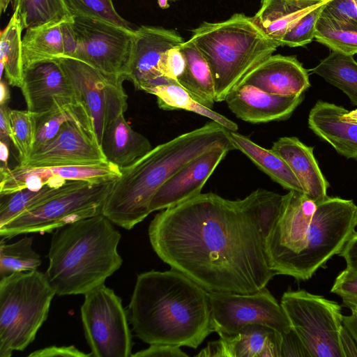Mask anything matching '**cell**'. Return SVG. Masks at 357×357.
<instances>
[{
  "label": "cell",
  "mask_w": 357,
  "mask_h": 357,
  "mask_svg": "<svg viewBox=\"0 0 357 357\" xmlns=\"http://www.w3.org/2000/svg\"><path fill=\"white\" fill-rule=\"evenodd\" d=\"M208 293L213 331L220 337L233 335L251 324L266 325L282 334L291 330L280 303L266 287L250 294Z\"/></svg>",
  "instance_id": "13"
},
{
  "label": "cell",
  "mask_w": 357,
  "mask_h": 357,
  "mask_svg": "<svg viewBox=\"0 0 357 357\" xmlns=\"http://www.w3.org/2000/svg\"><path fill=\"white\" fill-rule=\"evenodd\" d=\"M238 84L251 85L280 96L303 93L310 86L308 70L297 58L280 54L269 56Z\"/></svg>",
  "instance_id": "22"
},
{
  "label": "cell",
  "mask_w": 357,
  "mask_h": 357,
  "mask_svg": "<svg viewBox=\"0 0 357 357\" xmlns=\"http://www.w3.org/2000/svg\"><path fill=\"white\" fill-rule=\"evenodd\" d=\"M288 356L311 357L292 328L289 332L282 334L281 357Z\"/></svg>",
  "instance_id": "44"
},
{
  "label": "cell",
  "mask_w": 357,
  "mask_h": 357,
  "mask_svg": "<svg viewBox=\"0 0 357 357\" xmlns=\"http://www.w3.org/2000/svg\"><path fill=\"white\" fill-rule=\"evenodd\" d=\"M121 235L103 214L54 230L45 273L56 295L85 294L105 284L122 265Z\"/></svg>",
  "instance_id": "4"
},
{
  "label": "cell",
  "mask_w": 357,
  "mask_h": 357,
  "mask_svg": "<svg viewBox=\"0 0 357 357\" xmlns=\"http://www.w3.org/2000/svg\"><path fill=\"white\" fill-rule=\"evenodd\" d=\"M314 39L331 50L353 56L357 54V31L343 27L321 14L316 25Z\"/></svg>",
  "instance_id": "37"
},
{
  "label": "cell",
  "mask_w": 357,
  "mask_h": 357,
  "mask_svg": "<svg viewBox=\"0 0 357 357\" xmlns=\"http://www.w3.org/2000/svg\"><path fill=\"white\" fill-rule=\"evenodd\" d=\"M184 42L176 31L162 27L141 26L135 29L131 63L128 79L137 90L172 82L161 76L160 65L165 53Z\"/></svg>",
  "instance_id": "18"
},
{
  "label": "cell",
  "mask_w": 357,
  "mask_h": 357,
  "mask_svg": "<svg viewBox=\"0 0 357 357\" xmlns=\"http://www.w3.org/2000/svg\"><path fill=\"white\" fill-rule=\"evenodd\" d=\"M86 183L88 181L69 180L61 187L46 185L38 190L24 188L10 194L0 195V227L6 225L23 212Z\"/></svg>",
  "instance_id": "31"
},
{
  "label": "cell",
  "mask_w": 357,
  "mask_h": 357,
  "mask_svg": "<svg viewBox=\"0 0 357 357\" xmlns=\"http://www.w3.org/2000/svg\"><path fill=\"white\" fill-rule=\"evenodd\" d=\"M259 190L236 200L201 193L163 209L149 227L154 252L208 292L264 289L275 273L256 215Z\"/></svg>",
  "instance_id": "1"
},
{
  "label": "cell",
  "mask_w": 357,
  "mask_h": 357,
  "mask_svg": "<svg viewBox=\"0 0 357 357\" xmlns=\"http://www.w3.org/2000/svg\"><path fill=\"white\" fill-rule=\"evenodd\" d=\"M304 97V93L280 96L251 85L238 84L229 91L225 101L238 119L251 123H261L288 119Z\"/></svg>",
  "instance_id": "20"
},
{
  "label": "cell",
  "mask_w": 357,
  "mask_h": 357,
  "mask_svg": "<svg viewBox=\"0 0 357 357\" xmlns=\"http://www.w3.org/2000/svg\"><path fill=\"white\" fill-rule=\"evenodd\" d=\"M342 299L344 305L347 307L350 306H357V298H342Z\"/></svg>",
  "instance_id": "54"
},
{
  "label": "cell",
  "mask_w": 357,
  "mask_h": 357,
  "mask_svg": "<svg viewBox=\"0 0 357 357\" xmlns=\"http://www.w3.org/2000/svg\"><path fill=\"white\" fill-rule=\"evenodd\" d=\"M145 92L156 96L158 105L161 109H183L207 117L229 131H237L238 128L235 122L197 102L176 82L156 85L148 88Z\"/></svg>",
  "instance_id": "30"
},
{
  "label": "cell",
  "mask_w": 357,
  "mask_h": 357,
  "mask_svg": "<svg viewBox=\"0 0 357 357\" xmlns=\"http://www.w3.org/2000/svg\"><path fill=\"white\" fill-rule=\"evenodd\" d=\"M73 17L82 16L109 22L134 30L130 23L116 10L112 0H63Z\"/></svg>",
  "instance_id": "39"
},
{
  "label": "cell",
  "mask_w": 357,
  "mask_h": 357,
  "mask_svg": "<svg viewBox=\"0 0 357 357\" xmlns=\"http://www.w3.org/2000/svg\"><path fill=\"white\" fill-rule=\"evenodd\" d=\"M321 15L343 27L357 31V0H331Z\"/></svg>",
  "instance_id": "41"
},
{
  "label": "cell",
  "mask_w": 357,
  "mask_h": 357,
  "mask_svg": "<svg viewBox=\"0 0 357 357\" xmlns=\"http://www.w3.org/2000/svg\"><path fill=\"white\" fill-rule=\"evenodd\" d=\"M63 22H50L26 29L22 37L24 69L38 62L65 56Z\"/></svg>",
  "instance_id": "29"
},
{
  "label": "cell",
  "mask_w": 357,
  "mask_h": 357,
  "mask_svg": "<svg viewBox=\"0 0 357 357\" xmlns=\"http://www.w3.org/2000/svg\"><path fill=\"white\" fill-rule=\"evenodd\" d=\"M282 333L261 324L245 326L237 333L210 342L196 356L281 357Z\"/></svg>",
  "instance_id": "21"
},
{
  "label": "cell",
  "mask_w": 357,
  "mask_h": 357,
  "mask_svg": "<svg viewBox=\"0 0 357 357\" xmlns=\"http://www.w3.org/2000/svg\"><path fill=\"white\" fill-rule=\"evenodd\" d=\"M120 175V168L109 162L89 166L31 167L19 165L13 169L1 166L0 195L24 188L38 190L46 185L61 187L69 180L100 183L114 180Z\"/></svg>",
  "instance_id": "15"
},
{
  "label": "cell",
  "mask_w": 357,
  "mask_h": 357,
  "mask_svg": "<svg viewBox=\"0 0 357 357\" xmlns=\"http://www.w3.org/2000/svg\"><path fill=\"white\" fill-rule=\"evenodd\" d=\"M128 317L149 344L197 349L214 332L208 291L172 268L137 275Z\"/></svg>",
  "instance_id": "2"
},
{
  "label": "cell",
  "mask_w": 357,
  "mask_h": 357,
  "mask_svg": "<svg viewBox=\"0 0 357 357\" xmlns=\"http://www.w3.org/2000/svg\"><path fill=\"white\" fill-rule=\"evenodd\" d=\"M229 137L235 149L245 155L259 169L283 188L303 193L298 178L285 160L271 149H265L236 131Z\"/></svg>",
  "instance_id": "27"
},
{
  "label": "cell",
  "mask_w": 357,
  "mask_h": 357,
  "mask_svg": "<svg viewBox=\"0 0 357 357\" xmlns=\"http://www.w3.org/2000/svg\"><path fill=\"white\" fill-rule=\"evenodd\" d=\"M9 109L8 105H0V141L10 144L11 142ZM12 143V142H11Z\"/></svg>",
  "instance_id": "49"
},
{
  "label": "cell",
  "mask_w": 357,
  "mask_h": 357,
  "mask_svg": "<svg viewBox=\"0 0 357 357\" xmlns=\"http://www.w3.org/2000/svg\"><path fill=\"white\" fill-rule=\"evenodd\" d=\"M346 111L342 106L319 100L310 109L307 124L317 136L332 146L337 153L357 160V123L342 119Z\"/></svg>",
  "instance_id": "24"
},
{
  "label": "cell",
  "mask_w": 357,
  "mask_h": 357,
  "mask_svg": "<svg viewBox=\"0 0 357 357\" xmlns=\"http://www.w3.org/2000/svg\"><path fill=\"white\" fill-rule=\"evenodd\" d=\"M81 318L92 356H131L128 313L112 289L104 284L85 294Z\"/></svg>",
  "instance_id": "11"
},
{
  "label": "cell",
  "mask_w": 357,
  "mask_h": 357,
  "mask_svg": "<svg viewBox=\"0 0 357 357\" xmlns=\"http://www.w3.org/2000/svg\"><path fill=\"white\" fill-rule=\"evenodd\" d=\"M349 308L352 312H354L357 314V306H350Z\"/></svg>",
  "instance_id": "57"
},
{
  "label": "cell",
  "mask_w": 357,
  "mask_h": 357,
  "mask_svg": "<svg viewBox=\"0 0 357 357\" xmlns=\"http://www.w3.org/2000/svg\"><path fill=\"white\" fill-rule=\"evenodd\" d=\"M23 28L17 15L13 13L0 37L1 75L4 72L8 84L20 88L24 77L22 57Z\"/></svg>",
  "instance_id": "33"
},
{
  "label": "cell",
  "mask_w": 357,
  "mask_h": 357,
  "mask_svg": "<svg viewBox=\"0 0 357 357\" xmlns=\"http://www.w3.org/2000/svg\"><path fill=\"white\" fill-rule=\"evenodd\" d=\"M11 0H0V11L1 13L6 12L8 6Z\"/></svg>",
  "instance_id": "55"
},
{
  "label": "cell",
  "mask_w": 357,
  "mask_h": 357,
  "mask_svg": "<svg viewBox=\"0 0 357 357\" xmlns=\"http://www.w3.org/2000/svg\"><path fill=\"white\" fill-rule=\"evenodd\" d=\"M178 346L170 344H149L145 349L139 351L131 355L132 357H188Z\"/></svg>",
  "instance_id": "45"
},
{
  "label": "cell",
  "mask_w": 357,
  "mask_h": 357,
  "mask_svg": "<svg viewBox=\"0 0 357 357\" xmlns=\"http://www.w3.org/2000/svg\"><path fill=\"white\" fill-rule=\"evenodd\" d=\"M108 162L101 147L79 123L69 121L56 136L33 150L21 165L89 166Z\"/></svg>",
  "instance_id": "16"
},
{
  "label": "cell",
  "mask_w": 357,
  "mask_h": 357,
  "mask_svg": "<svg viewBox=\"0 0 357 357\" xmlns=\"http://www.w3.org/2000/svg\"><path fill=\"white\" fill-rule=\"evenodd\" d=\"M271 149L288 164L309 199L318 204L328 197L329 183L319 167L312 147L296 137H282L273 142Z\"/></svg>",
  "instance_id": "23"
},
{
  "label": "cell",
  "mask_w": 357,
  "mask_h": 357,
  "mask_svg": "<svg viewBox=\"0 0 357 357\" xmlns=\"http://www.w3.org/2000/svg\"><path fill=\"white\" fill-rule=\"evenodd\" d=\"M77 96L86 130L101 147L110 125L128 109L123 77L105 73L77 59H57Z\"/></svg>",
  "instance_id": "8"
},
{
  "label": "cell",
  "mask_w": 357,
  "mask_h": 357,
  "mask_svg": "<svg viewBox=\"0 0 357 357\" xmlns=\"http://www.w3.org/2000/svg\"><path fill=\"white\" fill-rule=\"evenodd\" d=\"M8 81L1 79L0 82V105H8L10 98Z\"/></svg>",
  "instance_id": "51"
},
{
  "label": "cell",
  "mask_w": 357,
  "mask_h": 357,
  "mask_svg": "<svg viewBox=\"0 0 357 357\" xmlns=\"http://www.w3.org/2000/svg\"><path fill=\"white\" fill-rule=\"evenodd\" d=\"M190 40L210 67L215 102L225 101L229 91L280 46L252 17L243 13L222 22H204L192 30Z\"/></svg>",
  "instance_id": "5"
},
{
  "label": "cell",
  "mask_w": 357,
  "mask_h": 357,
  "mask_svg": "<svg viewBox=\"0 0 357 357\" xmlns=\"http://www.w3.org/2000/svg\"><path fill=\"white\" fill-rule=\"evenodd\" d=\"M317 204L303 247L283 273L299 280H309L338 255L357 227V206L353 200L328 196Z\"/></svg>",
  "instance_id": "7"
},
{
  "label": "cell",
  "mask_w": 357,
  "mask_h": 357,
  "mask_svg": "<svg viewBox=\"0 0 357 357\" xmlns=\"http://www.w3.org/2000/svg\"><path fill=\"white\" fill-rule=\"evenodd\" d=\"M185 61L183 73L178 84L200 104L212 109L215 100L213 75L205 58L190 39L179 45Z\"/></svg>",
  "instance_id": "28"
},
{
  "label": "cell",
  "mask_w": 357,
  "mask_h": 357,
  "mask_svg": "<svg viewBox=\"0 0 357 357\" xmlns=\"http://www.w3.org/2000/svg\"><path fill=\"white\" fill-rule=\"evenodd\" d=\"M116 179L88 182L26 211L0 227V236L5 240L22 234L50 233L59 227L102 214L105 202Z\"/></svg>",
  "instance_id": "9"
},
{
  "label": "cell",
  "mask_w": 357,
  "mask_h": 357,
  "mask_svg": "<svg viewBox=\"0 0 357 357\" xmlns=\"http://www.w3.org/2000/svg\"><path fill=\"white\" fill-rule=\"evenodd\" d=\"M229 130L211 121L153 148L132 165L120 168L105 202L102 214L114 224L132 229L150 213L160 187L185 165L217 146L236 149Z\"/></svg>",
  "instance_id": "3"
},
{
  "label": "cell",
  "mask_w": 357,
  "mask_h": 357,
  "mask_svg": "<svg viewBox=\"0 0 357 357\" xmlns=\"http://www.w3.org/2000/svg\"><path fill=\"white\" fill-rule=\"evenodd\" d=\"M9 144L0 141V159L1 166L8 167V160L9 156Z\"/></svg>",
  "instance_id": "52"
},
{
  "label": "cell",
  "mask_w": 357,
  "mask_h": 357,
  "mask_svg": "<svg viewBox=\"0 0 357 357\" xmlns=\"http://www.w3.org/2000/svg\"><path fill=\"white\" fill-rule=\"evenodd\" d=\"M77 38L75 59L109 75L128 79L135 29L87 17H73Z\"/></svg>",
  "instance_id": "12"
},
{
  "label": "cell",
  "mask_w": 357,
  "mask_h": 357,
  "mask_svg": "<svg viewBox=\"0 0 357 357\" xmlns=\"http://www.w3.org/2000/svg\"><path fill=\"white\" fill-rule=\"evenodd\" d=\"M230 151L227 147L217 146L185 165L156 191L150 203L151 213L201 194L207 180Z\"/></svg>",
  "instance_id": "19"
},
{
  "label": "cell",
  "mask_w": 357,
  "mask_h": 357,
  "mask_svg": "<svg viewBox=\"0 0 357 357\" xmlns=\"http://www.w3.org/2000/svg\"><path fill=\"white\" fill-rule=\"evenodd\" d=\"M280 305L311 357H344L339 338L343 314L337 302L304 290H289Z\"/></svg>",
  "instance_id": "10"
},
{
  "label": "cell",
  "mask_w": 357,
  "mask_h": 357,
  "mask_svg": "<svg viewBox=\"0 0 357 357\" xmlns=\"http://www.w3.org/2000/svg\"><path fill=\"white\" fill-rule=\"evenodd\" d=\"M339 338L344 357H357V343L343 324Z\"/></svg>",
  "instance_id": "48"
},
{
  "label": "cell",
  "mask_w": 357,
  "mask_h": 357,
  "mask_svg": "<svg viewBox=\"0 0 357 357\" xmlns=\"http://www.w3.org/2000/svg\"><path fill=\"white\" fill-rule=\"evenodd\" d=\"M101 149L108 162L123 168L132 165L153 147L149 139L135 131L121 114L105 131Z\"/></svg>",
  "instance_id": "25"
},
{
  "label": "cell",
  "mask_w": 357,
  "mask_h": 357,
  "mask_svg": "<svg viewBox=\"0 0 357 357\" xmlns=\"http://www.w3.org/2000/svg\"><path fill=\"white\" fill-rule=\"evenodd\" d=\"M0 279V357H10L33 342L56 293L38 270Z\"/></svg>",
  "instance_id": "6"
},
{
  "label": "cell",
  "mask_w": 357,
  "mask_h": 357,
  "mask_svg": "<svg viewBox=\"0 0 357 357\" xmlns=\"http://www.w3.org/2000/svg\"><path fill=\"white\" fill-rule=\"evenodd\" d=\"M29 357H90L91 354H85L75 346H50L36 350L29 355Z\"/></svg>",
  "instance_id": "46"
},
{
  "label": "cell",
  "mask_w": 357,
  "mask_h": 357,
  "mask_svg": "<svg viewBox=\"0 0 357 357\" xmlns=\"http://www.w3.org/2000/svg\"><path fill=\"white\" fill-rule=\"evenodd\" d=\"M330 1L321 3L298 20L282 38L280 46L295 47L311 43L314 39L317 21L324 6Z\"/></svg>",
  "instance_id": "40"
},
{
  "label": "cell",
  "mask_w": 357,
  "mask_h": 357,
  "mask_svg": "<svg viewBox=\"0 0 357 357\" xmlns=\"http://www.w3.org/2000/svg\"><path fill=\"white\" fill-rule=\"evenodd\" d=\"M342 119L348 123H357V109L350 112L347 110L342 116Z\"/></svg>",
  "instance_id": "53"
},
{
  "label": "cell",
  "mask_w": 357,
  "mask_h": 357,
  "mask_svg": "<svg viewBox=\"0 0 357 357\" xmlns=\"http://www.w3.org/2000/svg\"><path fill=\"white\" fill-rule=\"evenodd\" d=\"M328 0H261L253 17L273 40L280 41L294 24L306 13Z\"/></svg>",
  "instance_id": "26"
},
{
  "label": "cell",
  "mask_w": 357,
  "mask_h": 357,
  "mask_svg": "<svg viewBox=\"0 0 357 357\" xmlns=\"http://www.w3.org/2000/svg\"><path fill=\"white\" fill-rule=\"evenodd\" d=\"M342 324L357 343V314L351 311V314L343 315Z\"/></svg>",
  "instance_id": "50"
},
{
  "label": "cell",
  "mask_w": 357,
  "mask_h": 357,
  "mask_svg": "<svg viewBox=\"0 0 357 357\" xmlns=\"http://www.w3.org/2000/svg\"><path fill=\"white\" fill-rule=\"evenodd\" d=\"M11 142L18 152L20 165L32 153L36 142V114L26 110L9 109Z\"/></svg>",
  "instance_id": "36"
},
{
  "label": "cell",
  "mask_w": 357,
  "mask_h": 357,
  "mask_svg": "<svg viewBox=\"0 0 357 357\" xmlns=\"http://www.w3.org/2000/svg\"><path fill=\"white\" fill-rule=\"evenodd\" d=\"M185 67V58L179 46H177L165 53L160 65V73L162 77L177 82L183 73Z\"/></svg>",
  "instance_id": "42"
},
{
  "label": "cell",
  "mask_w": 357,
  "mask_h": 357,
  "mask_svg": "<svg viewBox=\"0 0 357 357\" xmlns=\"http://www.w3.org/2000/svg\"><path fill=\"white\" fill-rule=\"evenodd\" d=\"M69 121H75L86 129L82 113L79 109L64 107L36 114V135L33 150L53 139L62 126Z\"/></svg>",
  "instance_id": "38"
},
{
  "label": "cell",
  "mask_w": 357,
  "mask_h": 357,
  "mask_svg": "<svg viewBox=\"0 0 357 357\" xmlns=\"http://www.w3.org/2000/svg\"><path fill=\"white\" fill-rule=\"evenodd\" d=\"M33 238L25 236L20 240L6 243H0V278L18 272L38 270L41 265L40 256L32 248Z\"/></svg>",
  "instance_id": "35"
},
{
  "label": "cell",
  "mask_w": 357,
  "mask_h": 357,
  "mask_svg": "<svg viewBox=\"0 0 357 357\" xmlns=\"http://www.w3.org/2000/svg\"><path fill=\"white\" fill-rule=\"evenodd\" d=\"M169 0H158V5L162 8H167L169 7Z\"/></svg>",
  "instance_id": "56"
},
{
  "label": "cell",
  "mask_w": 357,
  "mask_h": 357,
  "mask_svg": "<svg viewBox=\"0 0 357 357\" xmlns=\"http://www.w3.org/2000/svg\"><path fill=\"white\" fill-rule=\"evenodd\" d=\"M342 298H357V272L346 268L336 277L331 290Z\"/></svg>",
  "instance_id": "43"
},
{
  "label": "cell",
  "mask_w": 357,
  "mask_h": 357,
  "mask_svg": "<svg viewBox=\"0 0 357 357\" xmlns=\"http://www.w3.org/2000/svg\"><path fill=\"white\" fill-rule=\"evenodd\" d=\"M338 255L344 259L346 268L357 272V231L354 232Z\"/></svg>",
  "instance_id": "47"
},
{
  "label": "cell",
  "mask_w": 357,
  "mask_h": 357,
  "mask_svg": "<svg viewBox=\"0 0 357 357\" xmlns=\"http://www.w3.org/2000/svg\"><path fill=\"white\" fill-rule=\"evenodd\" d=\"M317 206L303 192L284 195L280 214L264 240L266 259L275 274L283 275L302 250Z\"/></svg>",
  "instance_id": "14"
},
{
  "label": "cell",
  "mask_w": 357,
  "mask_h": 357,
  "mask_svg": "<svg viewBox=\"0 0 357 357\" xmlns=\"http://www.w3.org/2000/svg\"><path fill=\"white\" fill-rule=\"evenodd\" d=\"M309 71L341 90L357 106V61L353 55L331 50Z\"/></svg>",
  "instance_id": "32"
},
{
  "label": "cell",
  "mask_w": 357,
  "mask_h": 357,
  "mask_svg": "<svg viewBox=\"0 0 357 357\" xmlns=\"http://www.w3.org/2000/svg\"><path fill=\"white\" fill-rule=\"evenodd\" d=\"M13 8L23 29L73 18L63 0H14Z\"/></svg>",
  "instance_id": "34"
},
{
  "label": "cell",
  "mask_w": 357,
  "mask_h": 357,
  "mask_svg": "<svg viewBox=\"0 0 357 357\" xmlns=\"http://www.w3.org/2000/svg\"><path fill=\"white\" fill-rule=\"evenodd\" d=\"M20 89L27 109L36 114L64 107L80 109L75 91L57 59L25 68Z\"/></svg>",
  "instance_id": "17"
}]
</instances>
